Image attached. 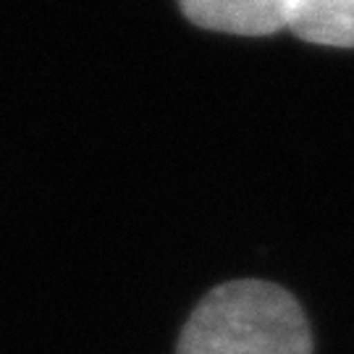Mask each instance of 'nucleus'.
<instances>
[{"mask_svg":"<svg viewBox=\"0 0 354 354\" xmlns=\"http://www.w3.org/2000/svg\"><path fill=\"white\" fill-rule=\"evenodd\" d=\"M286 29L313 45L354 48V0H289Z\"/></svg>","mask_w":354,"mask_h":354,"instance_id":"nucleus-3","label":"nucleus"},{"mask_svg":"<svg viewBox=\"0 0 354 354\" xmlns=\"http://www.w3.org/2000/svg\"><path fill=\"white\" fill-rule=\"evenodd\" d=\"M192 24L239 37H266L286 29L289 0H178Z\"/></svg>","mask_w":354,"mask_h":354,"instance_id":"nucleus-2","label":"nucleus"},{"mask_svg":"<svg viewBox=\"0 0 354 354\" xmlns=\"http://www.w3.org/2000/svg\"><path fill=\"white\" fill-rule=\"evenodd\" d=\"M176 354H313L299 302L268 281L213 289L181 330Z\"/></svg>","mask_w":354,"mask_h":354,"instance_id":"nucleus-1","label":"nucleus"}]
</instances>
